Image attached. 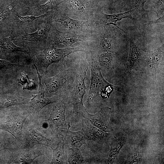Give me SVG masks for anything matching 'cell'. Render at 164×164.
Returning a JSON list of instances; mask_svg holds the SVG:
<instances>
[{
  "instance_id": "7",
  "label": "cell",
  "mask_w": 164,
  "mask_h": 164,
  "mask_svg": "<svg viewBox=\"0 0 164 164\" xmlns=\"http://www.w3.org/2000/svg\"><path fill=\"white\" fill-rule=\"evenodd\" d=\"M70 75L68 70L64 69L53 77H44L45 93L50 96L59 94L67 84Z\"/></svg>"
},
{
  "instance_id": "28",
  "label": "cell",
  "mask_w": 164,
  "mask_h": 164,
  "mask_svg": "<svg viewBox=\"0 0 164 164\" xmlns=\"http://www.w3.org/2000/svg\"><path fill=\"white\" fill-rule=\"evenodd\" d=\"M19 65L0 59V70L5 67H15Z\"/></svg>"
},
{
  "instance_id": "15",
  "label": "cell",
  "mask_w": 164,
  "mask_h": 164,
  "mask_svg": "<svg viewBox=\"0 0 164 164\" xmlns=\"http://www.w3.org/2000/svg\"><path fill=\"white\" fill-rule=\"evenodd\" d=\"M68 162L69 164H82L84 161L82 153L77 147H69L68 149Z\"/></svg>"
},
{
  "instance_id": "10",
  "label": "cell",
  "mask_w": 164,
  "mask_h": 164,
  "mask_svg": "<svg viewBox=\"0 0 164 164\" xmlns=\"http://www.w3.org/2000/svg\"><path fill=\"white\" fill-rule=\"evenodd\" d=\"M50 21L44 22L38 27L37 30L32 33H25L22 36L24 41L29 42H40L46 43L48 41V38L52 27Z\"/></svg>"
},
{
  "instance_id": "3",
  "label": "cell",
  "mask_w": 164,
  "mask_h": 164,
  "mask_svg": "<svg viewBox=\"0 0 164 164\" xmlns=\"http://www.w3.org/2000/svg\"><path fill=\"white\" fill-rule=\"evenodd\" d=\"M50 21L59 23L63 28L69 31L79 34H91L93 30V25L91 20L73 19L65 11H56L51 16Z\"/></svg>"
},
{
  "instance_id": "12",
  "label": "cell",
  "mask_w": 164,
  "mask_h": 164,
  "mask_svg": "<svg viewBox=\"0 0 164 164\" xmlns=\"http://www.w3.org/2000/svg\"><path fill=\"white\" fill-rule=\"evenodd\" d=\"M87 140L83 131L72 132L69 130L65 133V140L69 147L79 148Z\"/></svg>"
},
{
  "instance_id": "2",
  "label": "cell",
  "mask_w": 164,
  "mask_h": 164,
  "mask_svg": "<svg viewBox=\"0 0 164 164\" xmlns=\"http://www.w3.org/2000/svg\"><path fill=\"white\" fill-rule=\"evenodd\" d=\"M88 67L86 58L85 60H81L75 79L69 87L70 101L73 105V114L75 115L83 116L87 112L84 105L83 99L86 89L85 81Z\"/></svg>"
},
{
  "instance_id": "27",
  "label": "cell",
  "mask_w": 164,
  "mask_h": 164,
  "mask_svg": "<svg viewBox=\"0 0 164 164\" xmlns=\"http://www.w3.org/2000/svg\"><path fill=\"white\" fill-rule=\"evenodd\" d=\"M146 0H135V7L140 12H144V5Z\"/></svg>"
},
{
  "instance_id": "5",
  "label": "cell",
  "mask_w": 164,
  "mask_h": 164,
  "mask_svg": "<svg viewBox=\"0 0 164 164\" xmlns=\"http://www.w3.org/2000/svg\"><path fill=\"white\" fill-rule=\"evenodd\" d=\"M49 38V45L63 44L70 46L78 42L89 41L92 38L91 34H79L70 31H61L52 27Z\"/></svg>"
},
{
  "instance_id": "24",
  "label": "cell",
  "mask_w": 164,
  "mask_h": 164,
  "mask_svg": "<svg viewBox=\"0 0 164 164\" xmlns=\"http://www.w3.org/2000/svg\"><path fill=\"white\" fill-rule=\"evenodd\" d=\"M37 87L38 85L36 83L34 79H32L31 80H29L26 83V84L23 87L22 89L30 91L36 90Z\"/></svg>"
},
{
  "instance_id": "1",
  "label": "cell",
  "mask_w": 164,
  "mask_h": 164,
  "mask_svg": "<svg viewBox=\"0 0 164 164\" xmlns=\"http://www.w3.org/2000/svg\"><path fill=\"white\" fill-rule=\"evenodd\" d=\"M87 50V48L84 46L59 49L56 48L54 45H49L43 50L34 54L33 56V64L38 70L46 73L48 67L52 63H57L66 57L68 58L69 55L72 53L80 51L86 53Z\"/></svg>"
},
{
  "instance_id": "8",
  "label": "cell",
  "mask_w": 164,
  "mask_h": 164,
  "mask_svg": "<svg viewBox=\"0 0 164 164\" xmlns=\"http://www.w3.org/2000/svg\"><path fill=\"white\" fill-rule=\"evenodd\" d=\"M66 104L63 101L56 104L53 108L50 119L56 128L65 133L70 127L66 120Z\"/></svg>"
},
{
  "instance_id": "26",
  "label": "cell",
  "mask_w": 164,
  "mask_h": 164,
  "mask_svg": "<svg viewBox=\"0 0 164 164\" xmlns=\"http://www.w3.org/2000/svg\"><path fill=\"white\" fill-rule=\"evenodd\" d=\"M29 80L28 74L23 72L20 73L19 79L18 80V82L22 85H24Z\"/></svg>"
},
{
  "instance_id": "23",
  "label": "cell",
  "mask_w": 164,
  "mask_h": 164,
  "mask_svg": "<svg viewBox=\"0 0 164 164\" xmlns=\"http://www.w3.org/2000/svg\"><path fill=\"white\" fill-rule=\"evenodd\" d=\"M153 8L158 18H164V0H159L154 5Z\"/></svg>"
},
{
  "instance_id": "17",
  "label": "cell",
  "mask_w": 164,
  "mask_h": 164,
  "mask_svg": "<svg viewBox=\"0 0 164 164\" xmlns=\"http://www.w3.org/2000/svg\"><path fill=\"white\" fill-rule=\"evenodd\" d=\"M27 101L26 99L22 97H13L8 98L0 101V108L24 104Z\"/></svg>"
},
{
  "instance_id": "21",
  "label": "cell",
  "mask_w": 164,
  "mask_h": 164,
  "mask_svg": "<svg viewBox=\"0 0 164 164\" xmlns=\"http://www.w3.org/2000/svg\"><path fill=\"white\" fill-rule=\"evenodd\" d=\"M112 59L111 52H104L100 55L99 57V62L102 66L108 67Z\"/></svg>"
},
{
  "instance_id": "20",
  "label": "cell",
  "mask_w": 164,
  "mask_h": 164,
  "mask_svg": "<svg viewBox=\"0 0 164 164\" xmlns=\"http://www.w3.org/2000/svg\"><path fill=\"white\" fill-rule=\"evenodd\" d=\"M139 56V49L135 44L132 40L130 41L129 60L131 62H135Z\"/></svg>"
},
{
  "instance_id": "9",
  "label": "cell",
  "mask_w": 164,
  "mask_h": 164,
  "mask_svg": "<svg viewBox=\"0 0 164 164\" xmlns=\"http://www.w3.org/2000/svg\"><path fill=\"white\" fill-rule=\"evenodd\" d=\"M36 69L39 80V85L37 93L36 95H32L31 101L33 107L37 110H40L46 105L52 103L56 102L59 101L58 97H45L44 87L42 83V76L39 72L36 67Z\"/></svg>"
},
{
  "instance_id": "13",
  "label": "cell",
  "mask_w": 164,
  "mask_h": 164,
  "mask_svg": "<svg viewBox=\"0 0 164 164\" xmlns=\"http://www.w3.org/2000/svg\"><path fill=\"white\" fill-rule=\"evenodd\" d=\"M25 119L13 118L7 124L8 131L16 138H20L21 137L22 127Z\"/></svg>"
},
{
  "instance_id": "18",
  "label": "cell",
  "mask_w": 164,
  "mask_h": 164,
  "mask_svg": "<svg viewBox=\"0 0 164 164\" xmlns=\"http://www.w3.org/2000/svg\"><path fill=\"white\" fill-rule=\"evenodd\" d=\"M66 0H49L44 4L38 7V10L43 13L46 12L50 10H56L57 6L61 3Z\"/></svg>"
},
{
  "instance_id": "19",
  "label": "cell",
  "mask_w": 164,
  "mask_h": 164,
  "mask_svg": "<svg viewBox=\"0 0 164 164\" xmlns=\"http://www.w3.org/2000/svg\"><path fill=\"white\" fill-rule=\"evenodd\" d=\"M100 45L101 49L104 52H111V41L109 35L106 32H103L101 35Z\"/></svg>"
},
{
  "instance_id": "16",
  "label": "cell",
  "mask_w": 164,
  "mask_h": 164,
  "mask_svg": "<svg viewBox=\"0 0 164 164\" xmlns=\"http://www.w3.org/2000/svg\"><path fill=\"white\" fill-rule=\"evenodd\" d=\"M64 141L62 139L55 149L51 147L53 152V157L51 162L52 164H62L64 158Z\"/></svg>"
},
{
  "instance_id": "11",
  "label": "cell",
  "mask_w": 164,
  "mask_h": 164,
  "mask_svg": "<svg viewBox=\"0 0 164 164\" xmlns=\"http://www.w3.org/2000/svg\"><path fill=\"white\" fill-rule=\"evenodd\" d=\"M132 10H130L122 13L112 14L102 13L98 17V21L93 23V25H98L102 26L113 25L123 31L121 29L117 26L116 22L123 18H129L133 20L135 19L132 16Z\"/></svg>"
},
{
  "instance_id": "4",
  "label": "cell",
  "mask_w": 164,
  "mask_h": 164,
  "mask_svg": "<svg viewBox=\"0 0 164 164\" xmlns=\"http://www.w3.org/2000/svg\"><path fill=\"white\" fill-rule=\"evenodd\" d=\"M65 11L69 15L83 20H91L98 5L97 0H67Z\"/></svg>"
},
{
  "instance_id": "14",
  "label": "cell",
  "mask_w": 164,
  "mask_h": 164,
  "mask_svg": "<svg viewBox=\"0 0 164 164\" xmlns=\"http://www.w3.org/2000/svg\"><path fill=\"white\" fill-rule=\"evenodd\" d=\"M11 38H4L0 41V48L6 53H9L16 52L28 53L25 49L15 45L12 41Z\"/></svg>"
},
{
  "instance_id": "22",
  "label": "cell",
  "mask_w": 164,
  "mask_h": 164,
  "mask_svg": "<svg viewBox=\"0 0 164 164\" xmlns=\"http://www.w3.org/2000/svg\"><path fill=\"white\" fill-rule=\"evenodd\" d=\"M16 18H18L19 21L23 23H33L38 19H39L43 17L45 14L40 15L39 16H35L34 15H30L27 16H22L17 13H15Z\"/></svg>"
},
{
  "instance_id": "25",
  "label": "cell",
  "mask_w": 164,
  "mask_h": 164,
  "mask_svg": "<svg viewBox=\"0 0 164 164\" xmlns=\"http://www.w3.org/2000/svg\"><path fill=\"white\" fill-rule=\"evenodd\" d=\"M162 56V51L160 49H158L154 51L151 56V59L153 62H158L160 60Z\"/></svg>"
},
{
  "instance_id": "6",
  "label": "cell",
  "mask_w": 164,
  "mask_h": 164,
  "mask_svg": "<svg viewBox=\"0 0 164 164\" xmlns=\"http://www.w3.org/2000/svg\"><path fill=\"white\" fill-rule=\"evenodd\" d=\"M87 60L91 71V81L87 98V101H89L100 92L110 87L111 85L103 77L100 68L94 58H92L91 61Z\"/></svg>"
}]
</instances>
